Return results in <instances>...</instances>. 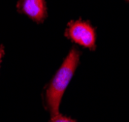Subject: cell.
Listing matches in <instances>:
<instances>
[{"label":"cell","instance_id":"8992f818","mask_svg":"<svg viewBox=\"0 0 129 122\" xmlns=\"http://www.w3.org/2000/svg\"><path fill=\"white\" fill-rule=\"evenodd\" d=\"M125 1H126V2H129V0H125Z\"/></svg>","mask_w":129,"mask_h":122},{"label":"cell","instance_id":"3957f363","mask_svg":"<svg viewBox=\"0 0 129 122\" xmlns=\"http://www.w3.org/2000/svg\"><path fill=\"white\" fill-rule=\"evenodd\" d=\"M17 11L36 23H43L48 17L46 0H19Z\"/></svg>","mask_w":129,"mask_h":122},{"label":"cell","instance_id":"277c9868","mask_svg":"<svg viewBox=\"0 0 129 122\" xmlns=\"http://www.w3.org/2000/svg\"><path fill=\"white\" fill-rule=\"evenodd\" d=\"M50 122H77V121L75 119H72L70 117H68V116L62 115V114L58 113L56 115L52 116Z\"/></svg>","mask_w":129,"mask_h":122},{"label":"cell","instance_id":"6da1fadb","mask_svg":"<svg viewBox=\"0 0 129 122\" xmlns=\"http://www.w3.org/2000/svg\"><path fill=\"white\" fill-rule=\"evenodd\" d=\"M80 56L81 52L75 47L72 48L52 80L46 87L45 105L46 108L50 110L51 116L59 113L62 97L80 64Z\"/></svg>","mask_w":129,"mask_h":122},{"label":"cell","instance_id":"5b68a950","mask_svg":"<svg viewBox=\"0 0 129 122\" xmlns=\"http://www.w3.org/2000/svg\"><path fill=\"white\" fill-rule=\"evenodd\" d=\"M5 54V50L3 46H0V66H1V62H2V58Z\"/></svg>","mask_w":129,"mask_h":122},{"label":"cell","instance_id":"7a4b0ae2","mask_svg":"<svg viewBox=\"0 0 129 122\" xmlns=\"http://www.w3.org/2000/svg\"><path fill=\"white\" fill-rule=\"evenodd\" d=\"M64 36L71 42L89 51L96 50V31L90 21L81 19L69 21L64 31Z\"/></svg>","mask_w":129,"mask_h":122}]
</instances>
